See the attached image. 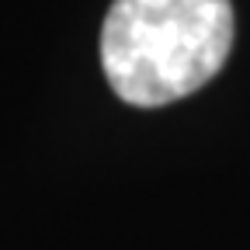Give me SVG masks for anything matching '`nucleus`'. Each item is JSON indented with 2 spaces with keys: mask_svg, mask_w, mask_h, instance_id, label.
<instances>
[{
  "mask_svg": "<svg viewBox=\"0 0 250 250\" xmlns=\"http://www.w3.org/2000/svg\"><path fill=\"white\" fill-rule=\"evenodd\" d=\"M229 45V0H115L101 28V66L125 104L160 108L205 87Z\"/></svg>",
  "mask_w": 250,
  "mask_h": 250,
  "instance_id": "nucleus-1",
  "label": "nucleus"
}]
</instances>
